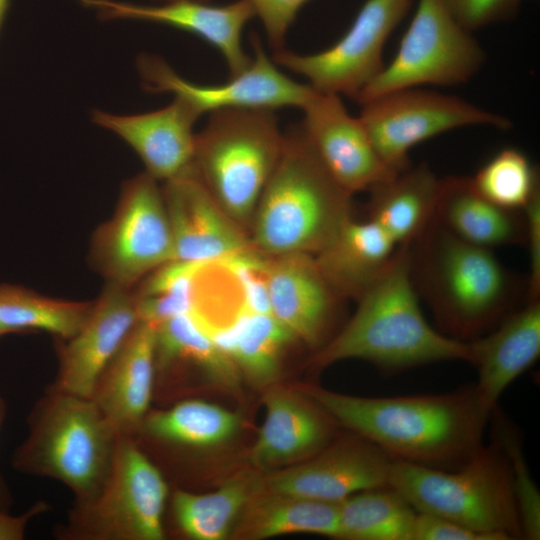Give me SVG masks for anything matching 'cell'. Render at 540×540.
Returning <instances> with one entry per match:
<instances>
[{"label": "cell", "instance_id": "cell-1", "mask_svg": "<svg viewBox=\"0 0 540 540\" xmlns=\"http://www.w3.org/2000/svg\"><path fill=\"white\" fill-rule=\"evenodd\" d=\"M304 393L337 424L393 459L447 470L460 467L481 449L491 417L474 385L395 397L353 396L318 386Z\"/></svg>", "mask_w": 540, "mask_h": 540}, {"label": "cell", "instance_id": "cell-2", "mask_svg": "<svg viewBox=\"0 0 540 540\" xmlns=\"http://www.w3.org/2000/svg\"><path fill=\"white\" fill-rule=\"evenodd\" d=\"M357 301L350 320L313 356L314 368L359 359L393 374L442 361L471 363L470 341L451 338L425 319L412 278L411 245L398 248Z\"/></svg>", "mask_w": 540, "mask_h": 540}, {"label": "cell", "instance_id": "cell-3", "mask_svg": "<svg viewBox=\"0 0 540 540\" xmlns=\"http://www.w3.org/2000/svg\"><path fill=\"white\" fill-rule=\"evenodd\" d=\"M413 244L412 278L443 334L474 340L514 310L519 283L493 250L459 239L434 217Z\"/></svg>", "mask_w": 540, "mask_h": 540}, {"label": "cell", "instance_id": "cell-4", "mask_svg": "<svg viewBox=\"0 0 540 540\" xmlns=\"http://www.w3.org/2000/svg\"><path fill=\"white\" fill-rule=\"evenodd\" d=\"M351 197L325 170L300 126L285 134L252 218L251 244L267 256H315L351 216Z\"/></svg>", "mask_w": 540, "mask_h": 540}, {"label": "cell", "instance_id": "cell-5", "mask_svg": "<svg viewBox=\"0 0 540 540\" xmlns=\"http://www.w3.org/2000/svg\"><path fill=\"white\" fill-rule=\"evenodd\" d=\"M27 416V435L12 454V467L62 483L74 503L93 498L121 436L92 399L48 387Z\"/></svg>", "mask_w": 540, "mask_h": 540}, {"label": "cell", "instance_id": "cell-6", "mask_svg": "<svg viewBox=\"0 0 540 540\" xmlns=\"http://www.w3.org/2000/svg\"><path fill=\"white\" fill-rule=\"evenodd\" d=\"M388 484L417 512L441 516L501 540L522 539L512 466L492 439L467 462L447 470L393 459Z\"/></svg>", "mask_w": 540, "mask_h": 540}, {"label": "cell", "instance_id": "cell-7", "mask_svg": "<svg viewBox=\"0 0 540 540\" xmlns=\"http://www.w3.org/2000/svg\"><path fill=\"white\" fill-rule=\"evenodd\" d=\"M285 143L273 110L223 109L210 113L195 135L193 167L222 210L244 231Z\"/></svg>", "mask_w": 540, "mask_h": 540}, {"label": "cell", "instance_id": "cell-8", "mask_svg": "<svg viewBox=\"0 0 540 540\" xmlns=\"http://www.w3.org/2000/svg\"><path fill=\"white\" fill-rule=\"evenodd\" d=\"M170 496L161 469L130 438L118 440L98 493L74 503L55 529L59 540H163Z\"/></svg>", "mask_w": 540, "mask_h": 540}, {"label": "cell", "instance_id": "cell-9", "mask_svg": "<svg viewBox=\"0 0 540 540\" xmlns=\"http://www.w3.org/2000/svg\"><path fill=\"white\" fill-rule=\"evenodd\" d=\"M485 61L480 43L441 0H417L395 57L354 100L361 105L401 89L462 85L480 71Z\"/></svg>", "mask_w": 540, "mask_h": 540}, {"label": "cell", "instance_id": "cell-10", "mask_svg": "<svg viewBox=\"0 0 540 540\" xmlns=\"http://www.w3.org/2000/svg\"><path fill=\"white\" fill-rule=\"evenodd\" d=\"M358 116L381 159L399 173L411 166L410 150L448 131L488 126L508 130L512 122L454 95L421 87L392 91L361 104Z\"/></svg>", "mask_w": 540, "mask_h": 540}, {"label": "cell", "instance_id": "cell-11", "mask_svg": "<svg viewBox=\"0 0 540 540\" xmlns=\"http://www.w3.org/2000/svg\"><path fill=\"white\" fill-rule=\"evenodd\" d=\"M146 172L124 184L114 215L95 233L92 261L108 283L128 289L174 260L162 189Z\"/></svg>", "mask_w": 540, "mask_h": 540}, {"label": "cell", "instance_id": "cell-12", "mask_svg": "<svg viewBox=\"0 0 540 540\" xmlns=\"http://www.w3.org/2000/svg\"><path fill=\"white\" fill-rule=\"evenodd\" d=\"M415 0H366L347 32L331 47L313 54L285 48L273 61L308 80L323 94L353 100L384 68V46Z\"/></svg>", "mask_w": 540, "mask_h": 540}, {"label": "cell", "instance_id": "cell-13", "mask_svg": "<svg viewBox=\"0 0 540 540\" xmlns=\"http://www.w3.org/2000/svg\"><path fill=\"white\" fill-rule=\"evenodd\" d=\"M254 58L249 67L222 84L202 85L177 74L162 58L142 54L137 69L144 88L153 93H171L184 100L199 115L223 109H302L316 91L281 72L264 51L260 39L251 36Z\"/></svg>", "mask_w": 540, "mask_h": 540}, {"label": "cell", "instance_id": "cell-14", "mask_svg": "<svg viewBox=\"0 0 540 540\" xmlns=\"http://www.w3.org/2000/svg\"><path fill=\"white\" fill-rule=\"evenodd\" d=\"M352 434L328 443L300 463L259 478L258 488L339 503L359 491L388 484L393 458L364 437Z\"/></svg>", "mask_w": 540, "mask_h": 540}, {"label": "cell", "instance_id": "cell-15", "mask_svg": "<svg viewBox=\"0 0 540 540\" xmlns=\"http://www.w3.org/2000/svg\"><path fill=\"white\" fill-rule=\"evenodd\" d=\"M301 128L331 178L351 196L371 191L398 173L378 155L359 117L339 95L316 91L301 109Z\"/></svg>", "mask_w": 540, "mask_h": 540}, {"label": "cell", "instance_id": "cell-16", "mask_svg": "<svg viewBox=\"0 0 540 540\" xmlns=\"http://www.w3.org/2000/svg\"><path fill=\"white\" fill-rule=\"evenodd\" d=\"M102 20H138L168 25L190 32L223 56L230 77L252 62L242 46L245 25L255 17L248 0L212 5L198 0H176L158 5H138L118 0H77Z\"/></svg>", "mask_w": 540, "mask_h": 540}, {"label": "cell", "instance_id": "cell-17", "mask_svg": "<svg viewBox=\"0 0 540 540\" xmlns=\"http://www.w3.org/2000/svg\"><path fill=\"white\" fill-rule=\"evenodd\" d=\"M162 188L174 260L216 262L252 246L250 238L218 205L193 164Z\"/></svg>", "mask_w": 540, "mask_h": 540}, {"label": "cell", "instance_id": "cell-18", "mask_svg": "<svg viewBox=\"0 0 540 540\" xmlns=\"http://www.w3.org/2000/svg\"><path fill=\"white\" fill-rule=\"evenodd\" d=\"M138 321L134 296L108 283L78 332L64 340L57 375L49 387L90 397L99 375Z\"/></svg>", "mask_w": 540, "mask_h": 540}, {"label": "cell", "instance_id": "cell-19", "mask_svg": "<svg viewBox=\"0 0 540 540\" xmlns=\"http://www.w3.org/2000/svg\"><path fill=\"white\" fill-rule=\"evenodd\" d=\"M267 285L271 314L296 340L320 350L326 344L342 296L323 275L314 256H269Z\"/></svg>", "mask_w": 540, "mask_h": 540}, {"label": "cell", "instance_id": "cell-20", "mask_svg": "<svg viewBox=\"0 0 540 540\" xmlns=\"http://www.w3.org/2000/svg\"><path fill=\"white\" fill-rule=\"evenodd\" d=\"M91 116L95 125L124 140L141 158L146 173L157 181H168L193 164V126L200 116L178 97L151 112L120 115L94 110Z\"/></svg>", "mask_w": 540, "mask_h": 540}, {"label": "cell", "instance_id": "cell-21", "mask_svg": "<svg viewBox=\"0 0 540 540\" xmlns=\"http://www.w3.org/2000/svg\"><path fill=\"white\" fill-rule=\"evenodd\" d=\"M156 326L138 321L99 375L90 398L120 436L131 437L155 390Z\"/></svg>", "mask_w": 540, "mask_h": 540}, {"label": "cell", "instance_id": "cell-22", "mask_svg": "<svg viewBox=\"0 0 540 540\" xmlns=\"http://www.w3.org/2000/svg\"><path fill=\"white\" fill-rule=\"evenodd\" d=\"M310 400L283 389L268 391L265 418L250 454L255 467L281 469L313 456L330 442L337 422Z\"/></svg>", "mask_w": 540, "mask_h": 540}, {"label": "cell", "instance_id": "cell-23", "mask_svg": "<svg viewBox=\"0 0 540 540\" xmlns=\"http://www.w3.org/2000/svg\"><path fill=\"white\" fill-rule=\"evenodd\" d=\"M470 342V364L478 372L474 390L481 406L492 413L507 387L539 358L540 300L527 301Z\"/></svg>", "mask_w": 540, "mask_h": 540}, {"label": "cell", "instance_id": "cell-24", "mask_svg": "<svg viewBox=\"0 0 540 540\" xmlns=\"http://www.w3.org/2000/svg\"><path fill=\"white\" fill-rule=\"evenodd\" d=\"M434 219L459 239L486 249L525 243L523 211L507 210L487 200L470 177L441 178Z\"/></svg>", "mask_w": 540, "mask_h": 540}, {"label": "cell", "instance_id": "cell-25", "mask_svg": "<svg viewBox=\"0 0 540 540\" xmlns=\"http://www.w3.org/2000/svg\"><path fill=\"white\" fill-rule=\"evenodd\" d=\"M398 248L371 219L357 221L349 216L314 258L342 297L358 299L390 264Z\"/></svg>", "mask_w": 540, "mask_h": 540}, {"label": "cell", "instance_id": "cell-26", "mask_svg": "<svg viewBox=\"0 0 540 540\" xmlns=\"http://www.w3.org/2000/svg\"><path fill=\"white\" fill-rule=\"evenodd\" d=\"M441 178L426 163L410 166L371 192L369 218L397 246L413 244L434 217Z\"/></svg>", "mask_w": 540, "mask_h": 540}, {"label": "cell", "instance_id": "cell-27", "mask_svg": "<svg viewBox=\"0 0 540 540\" xmlns=\"http://www.w3.org/2000/svg\"><path fill=\"white\" fill-rule=\"evenodd\" d=\"M241 416L200 400H180L168 408L149 410L130 437L137 445L203 449L223 444L241 427Z\"/></svg>", "mask_w": 540, "mask_h": 540}, {"label": "cell", "instance_id": "cell-28", "mask_svg": "<svg viewBox=\"0 0 540 540\" xmlns=\"http://www.w3.org/2000/svg\"><path fill=\"white\" fill-rule=\"evenodd\" d=\"M255 385H268L278 376L280 362L293 333L271 314L241 310L231 322L208 331Z\"/></svg>", "mask_w": 540, "mask_h": 540}, {"label": "cell", "instance_id": "cell-29", "mask_svg": "<svg viewBox=\"0 0 540 540\" xmlns=\"http://www.w3.org/2000/svg\"><path fill=\"white\" fill-rule=\"evenodd\" d=\"M241 515L239 534L245 538L266 539L292 533L338 538V503L258 488Z\"/></svg>", "mask_w": 540, "mask_h": 540}, {"label": "cell", "instance_id": "cell-30", "mask_svg": "<svg viewBox=\"0 0 540 540\" xmlns=\"http://www.w3.org/2000/svg\"><path fill=\"white\" fill-rule=\"evenodd\" d=\"M258 490V478L244 473L204 494L177 488L169 496L177 530L193 540H222Z\"/></svg>", "mask_w": 540, "mask_h": 540}, {"label": "cell", "instance_id": "cell-31", "mask_svg": "<svg viewBox=\"0 0 540 540\" xmlns=\"http://www.w3.org/2000/svg\"><path fill=\"white\" fill-rule=\"evenodd\" d=\"M417 513L389 484L362 490L338 503V538L414 540Z\"/></svg>", "mask_w": 540, "mask_h": 540}, {"label": "cell", "instance_id": "cell-32", "mask_svg": "<svg viewBox=\"0 0 540 540\" xmlns=\"http://www.w3.org/2000/svg\"><path fill=\"white\" fill-rule=\"evenodd\" d=\"M156 326L155 374L183 362L196 366L209 379L235 389L239 370L213 341L204 324L193 314H181Z\"/></svg>", "mask_w": 540, "mask_h": 540}, {"label": "cell", "instance_id": "cell-33", "mask_svg": "<svg viewBox=\"0 0 540 540\" xmlns=\"http://www.w3.org/2000/svg\"><path fill=\"white\" fill-rule=\"evenodd\" d=\"M92 303L55 299L21 286L3 284L0 324L10 333L44 331L67 340L84 324Z\"/></svg>", "mask_w": 540, "mask_h": 540}, {"label": "cell", "instance_id": "cell-34", "mask_svg": "<svg viewBox=\"0 0 540 540\" xmlns=\"http://www.w3.org/2000/svg\"><path fill=\"white\" fill-rule=\"evenodd\" d=\"M470 179L484 198L511 211L522 212L540 192L536 167L515 148L496 153Z\"/></svg>", "mask_w": 540, "mask_h": 540}, {"label": "cell", "instance_id": "cell-35", "mask_svg": "<svg viewBox=\"0 0 540 540\" xmlns=\"http://www.w3.org/2000/svg\"><path fill=\"white\" fill-rule=\"evenodd\" d=\"M492 429L502 440L510 459L523 538L540 537V497L523 459L519 433L498 409L491 413Z\"/></svg>", "mask_w": 540, "mask_h": 540}, {"label": "cell", "instance_id": "cell-36", "mask_svg": "<svg viewBox=\"0 0 540 540\" xmlns=\"http://www.w3.org/2000/svg\"><path fill=\"white\" fill-rule=\"evenodd\" d=\"M455 19L474 32L513 18L525 0H441Z\"/></svg>", "mask_w": 540, "mask_h": 540}, {"label": "cell", "instance_id": "cell-37", "mask_svg": "<svg viewBox=\"0 0 540 540\" xmlns=\"http://www.w3.org/2000/svg\"><path fill=\"white\" fill-rule=\"evenodd\" d=\"M263 24L274 52L284 48L285 38L299 10L309 0H248Z\"/></svg>", "mask_w": 540, "mask_h": 540}, {"label": "cell", "instance_id": "cell-38", "mask_svg": "<svg viewBox=\"0 0 540 540\" xmlns=\"http://www.w3.org/2000/svg\"><path fill=\"white\" fill-rule=\"evenodd\" d=\"M414 540H501L498 536L474 530L453 520L418 512Z\"/></svg>", "mask_w": 540, "mask_h": 540}, {"label": "cell", "instance_id": "cell-39", "mask_svg": "<svg viewBox=\"0 0 540 540\" xmlns=\"http://www.w3.org/2000/svg\"><path fill=\"white\" fill-rule=\"evenodd\" d=\"M526 236L524 245L529 254L527 301L540 300V192L524 208Z\"/></svg>", "mask_w": 540, "mask_h": 540}, {"label": "cell", "instance_id": "cell-40", "mask_svg": "<svg viewBox=\"0 0 540 540\" xmlns=\"http://www.w3.org/2000/svg\"><path fill=\"white\" fill-rule=\"evenodd\" d=\"M49 510L45 501H37L20 515H11L9 511H0V540H22L32 519Z\"/></svg>", "mask_w": 540, "mask_h": 540}, {"label": "cell", "instance_id": "cell-41", "mask_svg": "<svg viewBox=\"0 0 540 540\" xmlns=\"http://www.w3.org/2000/svg\"><path fill=\"white\" fill-rule=\"evenodd\" d=\"M6 403L5 400L0 396V429L3 425V422L6 417ZM12 505V495L10 490L0 473V511H9V508Z\"/></svg>", "mask_w": 540, "mask_h": 540}, {"label": "cell", "instance_id": "cell-42", "mask_svg": "<svg viewBox=\"0 0 540 540\" xmlns=\"http://www.w3.org/2000/svg\"><path fill=\"white\" fill-rule=\"evenodd\" d=\"M12 0H0V31Z\"/></svg>", "mask_w": 540, "mask_h": 540}, {"label": "cell", "instance_id": "cell-43", "mask_svg": "<svg viewBox=\"0 0 540 540\" xmlns=\"http://www.w3.org/2000/svg\"><path fill=\"white\" fill-rule=\"evenodd\" d=\"M10 334V332L0 324V337Z\"/></svg>", "mask_w": 540, "mask_h": 540}, {"label": "cell", "instance_id": "cell-44", "mask_svg": "<svg viewBox=\"0 0 540 540\" xmlns=\"http://www.w3.org/2000/svg\"><path fill=\"white\" fill-rule=\"evenodd\" d=\"M156 1H160V2H169V1H176V0H156Z\"/></svg>", "mask_w": 540, "mask_h": 540}, {"label": "cell", "instance_id": "cell-45", "mask_svg": "<svg viewBox=\"0 0 540 540\" xmlns=\"http://www.w3.org/2000/svg\"><path fill=\"white\" fill-rule=\"evenodd\" d=\"M198 1H202V2H210L211 0H198Z\"/></svg>", "mask_w": 540, "mask_h": 540}]
</instances>
